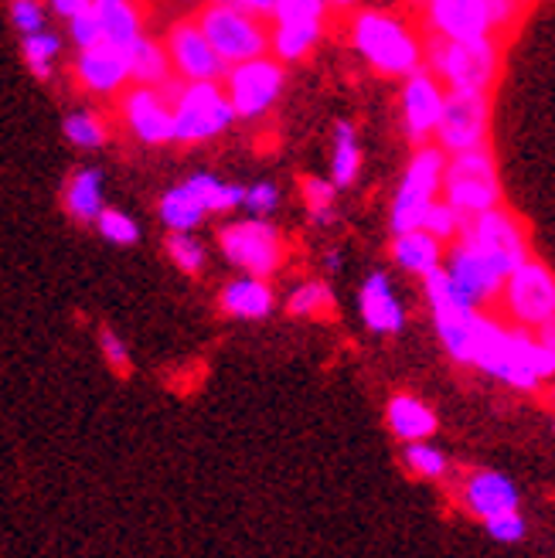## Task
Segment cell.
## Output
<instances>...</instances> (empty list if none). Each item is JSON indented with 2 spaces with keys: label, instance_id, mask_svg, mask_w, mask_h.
I'll use <instances>...</instances> for the list:
<instances>
[{
  "label": "cell",
  "instance_id": "cell-1",
  "mask_svg": "<svg viewBox=\"0 0 555 558\" xmlns=\"http://www.w3.org/2000/svg\"><path fill=\"white\" fill-rule=\"evenodd\" d=\"M423 69L447 86V93H481L491 96L502 75V38L484 41H423Z\"/></svg>",
  "mask_w": 555,
  "mask_h": 558
},
{
  "label": "cell",
  "instance_id": "cell-2",
  "mask_svg": "<svg viewBox=\"0 0 555 558\" xmlns=\"http://www.w3.org/2000/svg\"><path fill=\"white\" fill-rule=\"evenodd\" d=\"M351 45L382 75H415L423 69V41L412 27L388 11H358Z\"/></svg>",
  "mask_w": 555,
  "mask_h": 558
},
{
  "label": "cell",
  "instance_id": "cell-3",
  "mask_svg": "<svg viewBox=\"0 0 555 558\" xmlns=\"http://www.w3.org/2000/svg\"><path fill=\"white\" fill-rule=\"evenodd\" d=\"M524 17L515 0H430L423 8V24L430 38L443 41H484L505 38Z\"/></svg>",
  "mask_w": 555,
  "mask_h": 558
},
{
  "label": "cell",
  "instance_id": "cell-4",
  "mask_svg": "<svg viewBox=\"0 0 555 558\" xmlns=\"http://www.w3.org/2000/svg\"><path fill=\"white\" fill-rule=\"evenodd\" d=\"M443 202L460 218H478L494 208H502V178H497V160L491 147L447 157L443 167Z\"/></svg>",
  "mask_w": 555,
  "mask_h": 558
},
{
  "label": "cell",
  "instance_id": "cell-5",
  "mask_svg": "<svg viewBox=\"0 0 555 558\" xmlns=\"http://www.w3.org/2000/svg\"><path fill=\"white\" fill-rule=\"evenodd\" d=\"M460 245L474 248L478 256H484L505 279L532 259V239H529V226L511 211V208H494L487 215L467 218L463 232L457 239Z\"/></svg>",
  "mask_w": 555,
  "mask_h": 558
},
{
  "label": "cell",
  "instance_id": "cell-6",
  "mask_svg": "<svg viewBox=\"0 0 555 558\" xmlns=\"http://www.w3.org/2000/svg\"><path fill=\"white\" fill-rule=\"evenodd\" d=\"M497 306H502V314H505L502 324L539 333L545 324L555 320V272L542 259L532 256L505 279Z\"/></svg>",
  "mask_w": 555,
  "mask_h": 558
},
{
  "label": "cell",
  "instance_id": "cell-7",
  "mask_svg": "<svg viewBox=\"0 0 555 558\" xmlns=\"http://www.w3.org/2000/svg\"><path fill=\"white\" fill-rule=\"evenodd\" d=\"M171 113H174V144H202L229 130L236 113L229 96L218 89V82H168Z\"/></svg>",
  "mask_w": 555,
  "mask_h": 558
},
{
  "label": "cell",
  "instance_id": "cell-8",
  "mask_svg": "<svg viewBox=\"0 0 555 558\" xmlns=\"http://www.w3.org/2000/svg\"><path fill=\"white\" fill-rule=\"evenodd\" d=\"M443 167H447V157L436 147H420L412 154L402 184L396 191L393 215H388V226H393L396 235L423 229V218L436 205V194L443 187Z\"/></svg>",
  "mask_w": 555,
  "mask_h": 558
},
{
  "label": "cell",
  "instance_id": "cell-9",
  "mask_svg": "<svg viewBox=\"0 0 555 558\" xmlns=\"http://www.w3.org/2000/svg\"><path fill=\"white\" fill-rule=\"evenodd\" d=\"M198 32L212 45L226 65H245L253 59H263V51L269 45V35L263 32V24L256 17H249L236 11L232 4H208L198 14Z\"/></svg>",
  "mask_w": 555,
  "mask_h": 558
},
{
  "label": "cell",
  "instance_id": "cell-10",
  "mask_svg": "<svg viewBox=\"0 0 555 558\" xmlns=\"http://www.w3.org/2000/svg\"><path fill=\"white\" fill-rule=\"evenodd\" d=\"M433 136H436V150L443 157L484 150L491 136V96L447 93L443 96V113H439Z\"/></svg>",
  "mask_w": 555,
  "mask_h": 558
},
{
  "label": "cell",
  "instance_id": "cell-11",
  "mask_svg": "<svg viewBox=\"0 0 555 558\" xmlns=\"http://www.w3.org/2000/svg\"><path fill=\"white\" fill-rule=\"evenodd\" d=\"M218 245H221V253H226V259L232 266L245 269L249 279H266L283 263L280 232H276L273 226H266L263 218L236 221V226L221 229Z\"/></svg>",
  "mask_w": 555,
  "mask_h": 558
},
{
  "label": "cell",
  "instance_id": "cell-12",
  "mask_svg": "<svg viewBox=\"0 0 555 558\" xmlns=\"http://www.w3.org/2000/svg\"><path fill=\"white\" fill-rule=\"evenodd\" d=\"M283 93V65L273 59H253L229 72V106L242 120H256L280 99Z\"/></svg>",
  "mask_w": 555,
  "mask_h": 558
},
{
  "label": "cell",
  "instance_id": "cell-13",
  "mask_svg": "<svg viewBox=\"0 0 555 558\" xmlns=\"http://www.w3.org/2000/svg\"><path fill=\"white\" fill-rule=\"evenodd\" d=\"M324 14H327V4H317V0H276V11H273L276 32L269 35L273 51L280 54L283 62L303 59L321 38Z\"/></svg>",
  "mask_w": 555,
  "mask_h": 558
},
{
  "label": "cell",
  "instance_id": "cell-14",
  "mask_svg": "<svg viewBox=\"0 0 555 558\" xmlns=\"http://www.w3.org/2000/svg\"><path fill=\"white\" fill-rule=\"evenodd\" d=\"M443 272L454 279V283L460 287V293L474 303L478 311H484V306H497L505 276L497 272L484 256H478L474 248L454 242L450 253H443Z\"/></svg>",
  "mask_w": 555,
  "mask_h": 558
},
{
  "label": "cell",
  "instance_id": "cell-15",
  "mask_svg": "<svg viewBox=\"0 0 555 558\" xmlns=\"http://www.w3.org/2000/svg\"><path fill=\"white\" fill-rule=\"evenodd\" d=\"M168 62L184 82H215L226 72V62L212 51L194 21H178L168 32Z\"/></svg>",
  "mask_w": 555,
  "mask_h": 558
},
{
  "label": "cell",
  "instance_id": "cell-16",
  "mask_svg": "<svg viewBox=\"0 0 555 558\" xmlns=\"http://www.w3.org/2000/svg\"><path fill=\"white\" fill-rule=\"evenodd\" d=\"M443 96L447 89L439 82L420 69L415 75L406 78L402 86V123H406V136L412 140L415 147H426V140L436 133L439 113H443Z\"/></svg>",
  "mask_w": 555,
  "mask_h": 558
},
{
  "label": "cell",
  "instance_id": "cell-17",
  "mask_svg": "<svg viewBox=\"0 0 555 558\" xmlns=\"http://www.w3.org/2000/svg\"><path fill=\"white\" fill-rule=\"evenodd\" d=\"M460 505L467 514L491 521L497 514L518 511L521 497L511 477H505L502 470H470L467 481L460 484Z\"/></svg>",
  "mask_w": 555,
  "mask_h": 558
},
{
  "label": "cell",
  "instance_id": "cell-18",
  "mask_svg": "<svg viewBox=\"0 0 555 558\" xmlns=\"http://www.w3.org/2000/svg\"><path fill=\"white\" fill-rule=\"evenodd\" d=\"M168 86V82H164ZM126 126L144 140V144H174V113L171 96H160V89H133L123 99Z\"/></svg>",
  "mask_w": 555,
  "mask_h": 558
},
{
  "label": "cell",
  "instance_id": "cell-19",
  "mask_svg": "<svg viewBox=\"0 0 555 558\" xmlns=\"http://www.w3.org/2000/svg\"><path fill=\"white\" fill-rule=\"evenodd\" d=\"M75 75H79L82 86L93 89V93H117L130 82L126 51L109 48V45L86 48L75 62Z\"/></svg>",
  "mask_w": 555,
  "mask_h": 558
},
{
  "label": "cell",
  "instance_id": "cell-20",
  "mask_svg": "<svg viewBox=\"0 0 555 558\" xmlns=\"http://www.w3.org/2000/svg\"><path fill=\"white\" fill-rule=\"evenodd\" d=\"M358 303H362V320L369 324V330L399 333L406 327V311H402V303H399V296H396L385 272H372L365 279Z\"/></svg>",
  "mask_w": 555,
  "mask_h": 558
},
{
  "label": "cell",
  "instance_id": "cell-21",
  "mask_svg": "<svg viewBox=\"0 0 555 558\" xmlns=\"http://www.w3.org/2000/svg\"><path fill=\"white\" fill-rule=\"evenodd\" d=\"M385 423H388V429H393V436H399L402 442L412 446V442H426L436 433L439 418L423 399L393 396L385 405Z\"/></svg>",
  "mask_w": 555,
  "mask_h": 558
},
{
  "label": "cell",
  "instance_id": "cell-22",
  "mask_svg": "<svg viewBox=\"0 0 555 558\" xmlns=\"http://www.w3.org/2000/svg\"><path fill=\"white\" fill-rule=\"evenodd\" d=\"M393 259L406 272L426 279L430 272H436L443 266V245L433 235H426L423 229L420 232H406V235L393 239Z\"/></svg>",
  "mask_w": 555,
  "mask_h": 558
},
{
  "label": "cell",
  "instance_id": "cell-23",
  "mask_svg": "<svg viewBox=\"0 0 555 558\" xmlns=\"http://www.w3.org/2000/svg\"><path fill=\"white\" fill-rule=\"evenodd\" d=\"M221 311L229 317H242V320H260L273 311V290L263 283V279H236L226 290H221Z\"/></svg>",
  "mask_w": 555,
  "mask_h": 558
},
{
  "label": "cell",
  "instance_id": "cell-24",
  "mask_svg": "<svg viewBox=\"0 0 555 558\" xmlns=\"http://www.w3.org/2000/svg\"><path fill=\"white\" fill-rule=\"evenodd\" d=\"M126 69L130 78L136 82V89H160L164 82H171L168 51L150 38H141L133 48H126Z\"/></svg>",
  "mask_w": 555,
  "mask_h": 558
},
{
  "label": "cell",
  "instance_id": "cell-25",
  "mask_svg": "<svg viewBox=\"0 0 555 558\" xmlns=\"http://www.w3.org/2000/svg\"><path fill=\"white\" fill-rule=\"evenodd\" d=\"M96 11H99V24H102V45L126 51L144 38L141 14H136V8L123 4V0H99Z\"/></svg>",
  "mask_w": 555,
  "mask_h": 558
},
{
  "label": "cell",
  "instance_id": "cell-26",
  "mask_svg": "<svg viewBox=\"0 0 555 558\" xmlns=\"http://www.w3.org/2000/svg\"><path fill=\"white\" fill-rule=\"evenodd\" d=\"M481 311H447V314H433L436 333L447 354L457 365H470V348H474V324Z\"/></svg>",
  "mask_w": 555,
  "mask_h": 558
},
{
  "label": "cell",
  "instance_id": "cell-27",
  "mask_svg": "<svg viewBox=\"0 0 555 558\" xmlns=\"http://www.w3.org/2000/svg\"><path fill=\"white\" fill-rule=\"evenodd\" d=\"M65 208L79 221H93L102 215V178H99V171L82 167V171L72 174V181L65 187Z\"/></svg>",
  "mask_w": 555,
  "mask_h": 558
},
{
  "label": "cell",
  "instance_id": "cell-28",
  "mask_svg": "<svg viewBox=\"0 0 555 558\" xmlns=\"http://www.w3.org/2000/svg\"><path fill=\"white\" fill-rule=\"evenodd\" d=\"M358 171H362V147H358V136L351 123L335 126V157H330V184L348 187L354 184Z\"/></svg>",
  "mask_w": 555,
  "mask_h": 558
},
{
  "label": "cell",
  "instance_id": "cell-29",
  "mask_svg": "<svg viewBox=\"0 0 555 558\" xmlns=\"http://www.w3.org/2000/svg\"><path fill=\"white\" fill-rule=\"evenodd\" d=\"M205 218V208L188 194V187H171L160 198V221L168 229H174V235H188L191 229H198V221Z\"/></svg>",
  "mask_w": 555,
  "mask_h": 558
},
{
  "label": "cell",
  "instance_id": "cell-30",
  "mask_svg": "<svg viewBox=\"0 0 555 558\" xmlns=\"http://www.w3.org/2000/svg\"><path fill=\"white\" fill-rule=\"evenodd\" d=\"M184 187H188L191 198L205 208V215L208 211H229V208H236V205L245 202V187H239V184H221V181H215L208 174L191 178Z\"/></svg>",
  "mask_w": 555,
  "mask_h": 558
},
{
  "label": "cell",
  "instance_id": "cell-31",
  "mask_svg": "<svg viewBox=\"0 0 555 558\" xmlns=\"http://www.w3.org/2000/svg\"><path fill=\"white\" fill-rule=\"evenodd\" d=\"M402 460H406V466L415 473V477H426V481H443V477H447V470H450L447 453L436 450V446H430V442L406 446Z\"/></svg>",
  "mask_w": 555,
  "mask_h": 558
},
{
  "label": "cell",
  "instance_id": "cell-32",
  "mask_svg": "<svg viewBox=\"0 0 555 558\" xmlns=\"http://www.w3.org/2000/svg\"><path fill=\"white\" fill-rule=\"evenodd\" d=\"M330 306H335V296H330V287L327 283H303L300 290H293L287 311L293 317H317V314H330Z\"/></svg>",
  "mask_w": 555,
  "mask_h": 558
},
{
  "label": "cell",
  "instance_id": "cell-33",
  "mask_svg": "<svg viewBox=\"0 0 555 558\" xmlns=\"http://www.w3.org/2000/svg\"><path fill=\"white\" fill-rule=\"evenodd\" d=\"M463 221H467V218H460L447 202H436V205L426 211V218H423V232L433 235L439 245H443V242H457L460 232H463Z\"/></svg>",
  "mask_w": 555,
  "mask_h": 558
},
{
  "label": "cell",
  "instance_id": "cell-34",
  "mask_svg": "<svg viewBox=\"0 0 555 558\" xmlns=\"http://www.w3.org/2000/svg\"><path fill=\"white\" fill-rule=\"evenodd\" d=\"M303 198H307V208L314 215V221L327 226L330 218H335V184L330 181H321V178H303Z\"/></svg>",
  "mask_w": 555,
  "mask_h": 558
},
{
  "label": "cell",
  "instance_id": "cell-35",
  "mask_svg": "<svg viewBox=\"0 0 555 558\" xmlns=\"http://www.w3.org/2000/svg\"><path fill=\"white\" fill-rule=\"evenodd\" d=\"M65 136L72 140L75 147L93 150V147H99L102 140H106V126H102V120L96 113H72L65 120Z\"/></svg>",
  "mask_w": 555,
  "mask_h": 558
},
{
  "label": "cell",
  "instance_id": "cell-36",
  "mask_svg": "<svg viewBox=\"0 0 555 558\" xmlns=\"http://www.w3.org/2000/svg\"><path fill=\"white\" fill-rule=\"evenodd\" d=\"M24 62H27V69H32L38 78H48V62L59 54V38L55 35H45V32H38V35H32V38H24Z\"/></svg>",
  "mask_w": 555,
  "mask_h": 558
},
{
  "label": "cell",
  "instance_id": "cell-37",
  "mask_svg": "<svg viewBox=\"0 0 555 558\" xmlns=\"http://www.w3.org/2000/svg\"><path fill=\"white\" fill-rule=\"evenodd\" d=\"M99 221V232L102 239L117 242V245H133L136 239H141V229H136V221L117 208H102V215L96 218Z\"/></svg>",
  "mask_w": 555,
  "mask_h": 558
},
{
  "label": "cell",
  "instance_id": "cell-38",
  "mask_svg": "<svg viewBox=\"0 0 555 558\" xmlns=\"http://www.w3.org/2000/svg\"><path fill=\"white\" fill-rule=\"evenodd\" d=\"M69 32L75 38V45L86 51V48H96L102 45V24H99V11L96 4H86L72 21H69Z\"/></svg>",
  "mask_w": 555,
  "mask_h": 558
},
{
  "label": "cell",
  "instance_id": "cell-39",
  "mask_svg": "<svg viewBox=\"0 0 555 558\" xmlns=\"http://www.w3.org/2000/svg\"><path fill=\"white\" fill-rule=\"evenodd\" d=\"M484 532H487L494 542L515 545V542H521L524 535H529V521L521 518V511H508V514H497V518L484 521Z\"/></svg>",
  "mask_w": 555,
  "mask_h": 558
},
{
  "label": "cell",
  "instance_id": "cell-40",
  "mask_svg": "<svg viewBox=\"0 0 555 558\" xmlns=\"http://www.w3.org/2000/svg\"><path fill=\"white\" fill-rule=\"evenodd\" d=\"M168 256L184 269V272H202L205 269V248L191 235H171L168 239Z\"/></svg>",
  "mask_w": 555,
  "mask_h": 558
},
{
  "label": "cell",
  "instance_id": "cell-41",
  "mask_svg": "<svg viewBox=\"0 0 555 558\" xmlns=\"http://www.w3.org/2000/svg\"><path fill=\"white\" fill-rule=\"evenodd\" d=\"M99 348H102V357L109 361V368H113L117 375L130 372V351H126V344L120 341V333L113 327H99Z\"/></svg>",
  "mask_w": 555,
  "mask_h": 558
},
{
  "label": "cell",
  "instance_id": "cell-42",
  "mask_svg": "<svg viewBox=\"0 0 555 558\" xmlns=\"http://www.w3.org/2000/svg\"><path fill=\"white\" fill-rule=\"evenodd\" d=\"M11 21L24 38H32L41 32L45 11H41V4H35V0H17V4H11Z\"/></svg>",
  "mask_w": 555,
  "mask_h": 558
},
{
  "label": "cell",
  "instance_id": "cell-43",
  "mask_svg": "<svg viewBox=\"0 0 555 558\" xmlns=\"http://www.w3.org/2000/svg\"><path fill=\"white\" fill-rule=\"evenodd\" d=\"M242 205L253 215H269L276 205H280V191H276V184H253V187H245Z\"/></svg>",
  "mask_w": 555,
  "mask_h": 558
},
{
  "label": "cell",
  "instance_id": "cell-44",
  "mask_svg": "<svg viewBox=\"0 0 555 558\" xmlns=\"http://www.w3.org/2000/svg\"><path fill=\"white\" fill-rule=\"evenodd\" d=\"M82 8H86V0H55V11H59V14H65L69 21L82 11Z\"/></svg>",
  "mask_w": 555,
  "mask_h": 558
},
{
  "label": "cell",
  "instance_id": "cell-45",
  "mask_svg": "<svg viewBox=\"0 0 555 558\" xmlns=\"http://www.w3.org/2000/svg\"><path fill=\"white\" fill-rule=\"evenodd\" d=\"M535 338H539V344H542V348H548V351L555 354V320H552V324H545V327L535 333Z\"/></svg>",
  "mask_w": 555,
  "mask_h": 558
},
{
  "label": "cell",
  "instance_id": "cell-46",
  "mask_svg": "<svg viewBox=\"0 0 555 558\" xmlns=\"http://www.w3.org/2000/svg\"><path fill=\"white\" fill-rule=\"evenodd\" d=\"M548 396H552V402H555V378H552V388H548Z\"/></svg>",
  "mask_w": 555,
  "mask_h": 558
},
{
  "label": "cell",
  "instance_id": "cell-47",
  "mask_svg": "<svg viewBox=\"0 0 555 558\" xmlns=\"http://www.w3.org/2000/svg\"><path fill=\"white\" fill-rule=\"evenodd\" d=\"M552 429H555V418H552Z\"/></svg>",
  "mask_w": 555,
  "mask_h": 558
}]
</instances>
